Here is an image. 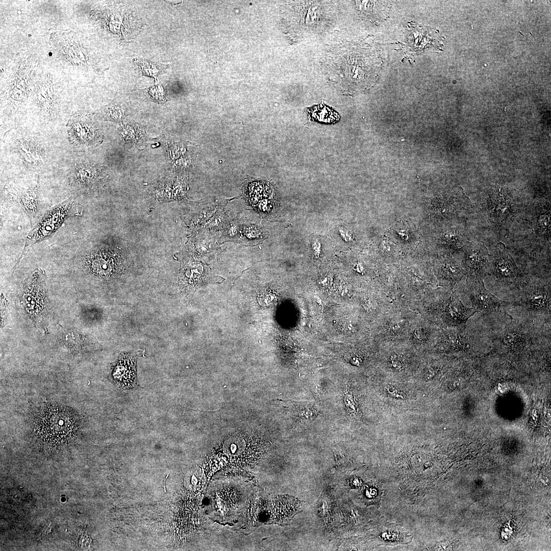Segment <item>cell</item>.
Wrapping results in <instances>:
<instances>
[{
  "label": "cell",
  "instance_id": "cell-13",
  "mask_svg": "<svg viewBox=\"0 0 551 551\" xmlns=\"http://www.w3.org/2000/svg\"><path fill=\"white\" fill-rule=\"evenodd\" d=\"M494 196L487 201L486 211L492 222L497 224H506L515 214L512 208V201L504 192L495 191Z\"/></svg>",
  "mask_w": 551,
  "mask_h": 551
},
{
  "label": "cell",
  "instance_id": "cell-22",
  "mask_svg": "<svg viewBox=\"0 0 551 551\" xmlns=\"http://www.w3.org/2000/svg\"><path fill=\"white\" fill-rule=\"evenodd\" d=\"M226 216L224 212L219 210L212 218L208 224V227L211 229H219L226 222Z\"/></svg>",
  "mask_w": 551,
  "mask_h": 551
},
{
  "label": "cell",
  "instance_id": "cell-15",
  "mask_svg": "<svg viewBox=\"0 0 551 551\" xmlns=\"http://www.w3.org/2000/svg\"><path fill=\"white\" fill-rule=\"evenodd\" d=\"M437 273L442 284L451 289L465 276L462 263L451 259H444L439 263Z\"/></svg>",
  "mask_w": 551,
  "mask_h": 551
},
{
  "label": "cell",
  "instance_id": "cell-1",
  "mask_svg": "<svg viewBox=\"0 0 551 551\" xmlns=\"http://www.w3.org/2000/svg\"><path fill=\"white\" fill-rule=\"evenodd\" d=\"M30 425L39 443L51 448L68 445L80 432L82 419L74 409L60 403L44 402L33 410Z\"/></svg>",
  "mask_w": 551,
  "mask_h": 551
},
{
  "label": "cell",
  "instance_id": "cell-26",
  "mask_svg": "<svg viewBox=\"0 0 551 551\" xmlns=\"http://www.w3.org/2000/svg\"><path fill=\"white\" fill-rule=\"evenodd\" d=\"M312 250L315 257H319L321 253V243L317 239L314 240L313 242Z\"/></svg>",
  "mask_w": 551,
  "mask_h": 551
},
{
  "label": "cell",
  "instance_id": "cell-8",
  "mask_svg": "<svg viewBox=\"0 0 551 551\" xmlns=\"http://www.w3.org/2000/svg\"><path fill=\"white\" fill-rule=\"evenodd\" d=\"M488 275L504 285L517 289L527 276L517 266L505 245L498 243L490 255Z\"/></svg>",
  "mask_w": 551,
  "mask_h": 551
},
{
  "label": "cell",
  "instance_id": "cell-12",
  "mask_svg": "<svg viewBox=\"0 0 551 551\" xmlns=\"http://www.w3.org/2000/svg\"><path fill=\"white\" fill-rule=\"evenodd\" d=\"M441 329L417 314L409 329L406 341L417 346H435Z\"/></svg>",
  "mask_w": 551,
  "mask_h": 551
},
{
  "label": "cell",
  "instance_id": "cell-10",
  "mask_svg": "<svg viewBox=\"0 0 551 551\" xmlns=\"http://www.w3.org/2000/svg\"><path fill=\"white\" fill-rule=\"evenodd\" d=\"M83 264L87 271L102 278L115 276L119 269L117 256L108 249H94L87 253L83 256Z\"/></svg>",
  "mask_w": 551,
  "mask_h": 551
},
{
  "label": "cell",
  "instance_id": "cell-16",
  "mask_svg": "<svg viewBox=\"0 0 551 551\" xmlns=\"http://www.w3.org/2000/svg\"><path fill=\"white\" fill-rule=\"evenodd\" d=\"M19 204L29 217L31 226L36 224L38 215L37 188L34 187L28 189L20 196Z\"/></svg>",
  "mask_w": 551,
  "mask_h": 551
},
{
  "label": "cell",
  "instance_id": "cell-20",
  "mask_svg": "<svg viewBox=\"0 0 551 551\" xmlns=\"http://www.w3.org/2000/svg\"><path fill=\"white\" fill-rule=\"evenodd\" d=\"M143 74L152 76L157 80V76L161 70L162 65L150 63L146 60L137 59L135 60Z\"/></svg>",
  "mask_w": 551,
  "mask_h": 551
},
{
  "label": "cell",
  "instance_id": "cell-21",
  "mask_svg": "<svg viewBox=\"0 0 551 551\" xmlns=\"http://www.w3.org/2000/svg\"><path fill=\"white\" fill-rule=\"evenodd\" d=\"M66 336V342L67 346L71 349H78L80 348L82 344V339L80 335L76 332H72L68 333Z\"/></svg>",
  "mask_w": 551,
  "mask_h": 551
},
{
  "label": "cell",
  "instance_id": "cell-27",
  "mask_svg": "<svg viewBox=\"0 0 551 551\" xmlns=\"http://www.w3.org/2000/svg\"><path fill=\"white\" fill-rule=\"evenodd\" d=\"M339 233L342 237V239L345 241H349L352 240V237L349 232L345 229H340Z\"/></svg>",
  "mask_w": 551,
  "mask_h": 551
},
{
  "label": "cell",
  "instance_id": "cell-14",
  "mask_svg": "<svg viewBox=\"0 0 551 551\" xmlns=\"http://www.w3.org/2000/svg\"><path fill=\"white\" fill-rule=\"evenodd\" d=\"M134 357L123 356L117 362L112 373L114 382L119 387L130 389L137 385Z\"/></svg>",
  "mask_w": 551,
  "mask_h": 551
},
{
  "label": "cell",
  "instance_id": "cell-6",
  "mask_svg": "<svg viewBox=\"0 0 551 551\" xmlns=\"http://www.w3.org/2000/svg\"><path fill=\"white\" fill-rule=\"evenodd\" d=\"M417 314L406 308L389 307L380 315L379 339L384 344L406 340L410 326Z\"/></svg>",
  "mask_w": 551,
  "mask_h": 551
},
{
  "label": "cell",
  "instance_id": "cell-25",
  "mask_svg": "<svg viewBox=\"0 0 551 551\" xmlns=\"http://www.w3.org/2000/svg\"><path fill=\"white\" fill-rule=\"evenodd\" d=\"M239 226L235 221L229 222L226 226L227 235L230 237H236L239 233Z\"/></svg>",
  "mask_w": 551,
  "mask_h": 551
},
{
  "label": "cell",
  "instance_id": "cell-17",
  "mask_svg": "<svg viewBox=\"0 0 551 551\" xmlns=\"http://www.w3.org/2000/svg\"><path fill=\"white\" fill-rule=\"evenodd\" d=\"M310 120L324 123H336L340 120L339 114L331 108L321 104L308 109Z\"/></svg>",
  "mask_w": 551,
  "mask_h": 551
},
{
  "label": "cell",
  "instance_id": "cell-2",
  "mask_svg": "<svg viewBox=\"0 0 551 551\" xmlns=\"http://www.w3.org/2000/svg\"><path fill=\"white\" fill-rule=\"evenodd\" d=\"M427 294L416 303L414 311L440 329L464 327L477 312L465 306L453 288Z\"/></svg>",
  "mask_w": 551,
  "mask_h": 551
},
{
  "label": "cell",
  "instance_id": "cell-24",
  "mask_svg": "<svg viewBox=\"0 0 551 551\" xmlns=\"http://www.w3.org/2000/svg\"><path fill=\"white\" fill-rule=\"evenodd\" d=\"M245 236L249 239L258 238L262 236L261 230L255 226H249L244 230Z\"/></svg>",
  "mask_w": 551,
  "mask_h": 551
},
{
  "label": "cell",
  "instance_id": "cell-3",
  "mask_svg": "<svg viewBox=\"0 0 551 551\" xmlns=\"http://www.w3.org/2000/svg\"><path fill=\"white\" fill-rule=\"evenodd\" d=\"M506 316L504 323L492 333L491 340L495 350L522 353L550 338V325L538 324L527 317L514 318L508 313Z\"/></svg>",
  "mask_w": 551,
  "mask_h": 551
},
{
  "label": "cell",
  "instance_id": "cell-18",
  "mask_svg": "<svg viewBox=\"0 0 551 551\" xmlns=\"http://www.w3.org/2000/svg\"><path fill=\"white\" fill-rule=\"evenodd\" d=\"M550 207L536 209L534 218L536 231L541 237L550 241Z\"/></svg>",
  "mask_w": 551,
  "mask_h": 551
},
{
  "label": "cell",
  "instance_id": "cell-4",
  "mask_svg": "<svg viewBox=\"0 0 551 551\" xmlns=\"http://www.w3.org/2000/svg\"><path fill=\"white\" fill-rule=\"evenodd\" d=\"M517 296L514 306H521L527 317L541 325H550V279L526 276L516 289Z\"/></svg>",
  "mask_w": 551,
  "mask_h": 551
},
{
  "label": "cell",
  "instance_id": "cell-7",
  "mask_svg": "<svg viewBox=\"0 0 551 551\" xmlns=\"http://www.w3.org/2000/svg\"><path fill=\"white\" fill-rule=\"evenodd\" d=\"M464 292L471 301L472 306L483 316L491 314H505L510 306H514L513 302L503 300L487 290L483 279L475 277H467Z\"/></svg>",
  "mask_w": 551,
  "mask_h": 551
},
{
  "label": "cell",
  "instance_id": "cell-19",
  "mask_svg": "<svg viewBox=\"0 0 551 551\" xmlns=\"http://www.w3.org/2000/svg\"><path fill=\"white\" fill-rule=\"evenodd\" d=\"M290 404L294 415L298 418L311 419L318 415V411L311 402L294 401Z\"/></svg>",
  "mask_w": 551,
  "mask_h": 551
},
{
  "label": "cell",
  "instance_id": "cell-9",
  "mask_svg": "<svg viewBox=\"0 0 551 551\" xmlns=\"http://www.w3.org/2000/svg\"><path fill=\"white\" fill-rule=\"evenodd\" d=\"M480 340L478 333L467 324L462 327L441 329L436 347L442 350L469 353Z\"/></svg>",
  "mask_w": 551,
  "mask_h": 551
},
{
  "label": "cell",
  "instance_id": "cell-5",
  "mask_svg": "<svg viewBox=\"0 0 551 551\" xmlns=\"http://www.w3.org/2000/svg\"><path fill=\"white\" fill-rule=\"evenodd\" d=\"M82 212V206L72 200H67L47 211L27 236L23 250L16 265L29 246L51 237L67 219L80 216Z\"/></svg>",
  "mask_w": 551,
  "mask_h": 551
},
{
  "label": "cell",
  "instance_id": "cell-11",
  "mask_svg": "<svg viewBox=\"0 0 551 551\" xmlns=\"http://www.w3.org/2000/svg\"><path fill=\"white\" fill-rule=\"evenodd\" d=\"M462 262L466 277L484 279L488 275L490 255L484 245L478 240H471L463 247Z\"/></svg>",
  "mask_w": 551,
  "mask_h": 551
},
{
  "label": "cell",
  "instance_id": "cell-23",
  "mask_svg": "<svg viewBox=\"0 0 551 551\" xmlns=\"http://www.w3.org/2000/svg\"><path fill=\"white\" fill-rule=\"evenodd\" d=\"M388 366L397 371L402 370L404 366L403 358L396 353L391 354L388 358Z\"/></svg>",
  "mask_w": 551,
  "mask_h": 551
}]
</instances>
